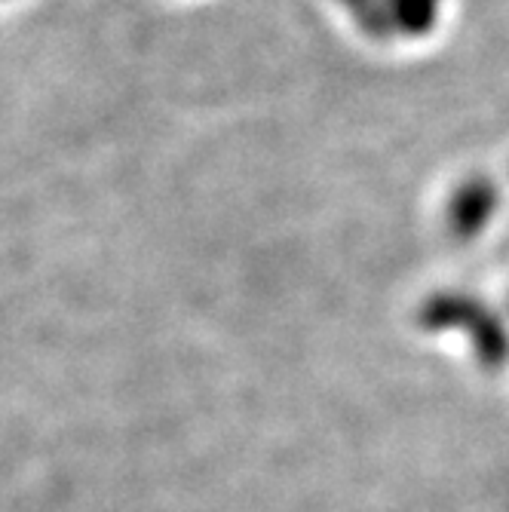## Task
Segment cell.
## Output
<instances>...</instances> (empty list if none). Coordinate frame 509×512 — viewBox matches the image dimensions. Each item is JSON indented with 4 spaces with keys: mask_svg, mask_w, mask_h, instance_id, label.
<instances>
[{
    "mask_svg": "<svg viewBox=\"0 0 509 512\" xmlns=\"http://www.w3.org/2000/svg\"><path fill=\"white\" fill-rule=\"evenodd\" d=\"M421 322L427 329H448V325H464L473 335V347L479 362L488 371H500L509 359V335L503 325L476 301L470 298H436L424 307Z\"/></svg>",
    "mask_w": 509,
    "mask_h": 512,
    "instance_id": "cell-1",
    "label": "cell"
}]
</instances>
